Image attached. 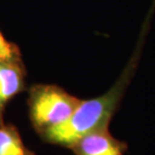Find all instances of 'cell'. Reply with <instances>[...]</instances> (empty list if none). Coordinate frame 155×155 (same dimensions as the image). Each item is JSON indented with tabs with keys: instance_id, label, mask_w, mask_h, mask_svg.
Returning <instances> with one entry per match:
<instances>
[{
	"instance_id": "obj_1",
	"label": "cell",
	"mask_w": 155,
	"mask_h": 155,
	"mask_svg": "<svg viewBox=\"0 0 155 155\" xmlns=\"http://www.w3.org/2000/svg\"><path fill=\"white\" fill-rule=\"evenodd\" d=\"M154 13L155 0H152V4L141 26L133 54L115 84L105 94L89 100L81 101L72 117L66 123L46 130L39 135L43 141L49 144L71 148L84 135L96 130L107 129L109 127L111 120L119 109L127 88L131 84L139 67Z\"/></svg>"
},
{
	"instance_id": "obj_2",
	"label": "cell",
	"mask_w": 155,
	"mask_h": 155,
	"mask_svg": "<svg viewBox=\"0 0 155 155\" xmlns=\"http://www.w3.org/2000/svg\"><path fill=\"white\" fill-rule=\"evenodd\" d=\"M81 101L55 85L36 84L30 87L27 106L32 127L38 135L66 123Z\"/></svg>"
},
{
	"instance_id": "obj_3",
	"label": "cell",
	"mask_w": 155,
	"mask_h": 155,
	"mask_svg": "<svg viewBox=\"0 0 155 155\" xmlns=\"http://www.w3.org/2000/svg\"><path fill=\"white\" fill-rule=\"evenodd\" d=\"M70 149L75 155H125L128 144L118 140L107 128L84 135Z\"/></svg>"
},
{
	"instance_id": "obj_4",
	"label": "cell",
	"mask_w": 155,
	"mask_h": 155,
	"mask_svg": "<svg viewBox=\"0 0 155 155\" xmlns=\"http://www.w3.org/2000/svg\"><path fill=\"white\" fill-rule=\"evenodd\" d=\"M25 90V69L22 61H0V123L5 106Z\"/></svg>"
},
{
	"instance_id": "obj_5",
	"label": "cell",
	"mask_w": 155,
	"mask_h": 155,
	"mask_svg": "<svg viewBox=\"0 0 155 155\" xmlns=\"http://www.w3.org/2000/svg\"><path fill=\"white\" fill-rule=\"evenodd\" d=\"M0 155H35L24 145L18 129L12 124L0 123Z\"/></svg>"
},
{
	"instance_id": "obj_6",
	"label": "cell",
	"mask_w": 155,
	"mask_h": 155,
	"mask_svg": "<svg viewBox=\"0 0 155 155\" xmlns=\"http://www.w3.org/2000/svg\"><path fill=\"white\" fill-rule=\"evenodd\" d=\"M0 61H22L19 48L9 42L0 31Z\"/></svg>"
}]
</instances>
